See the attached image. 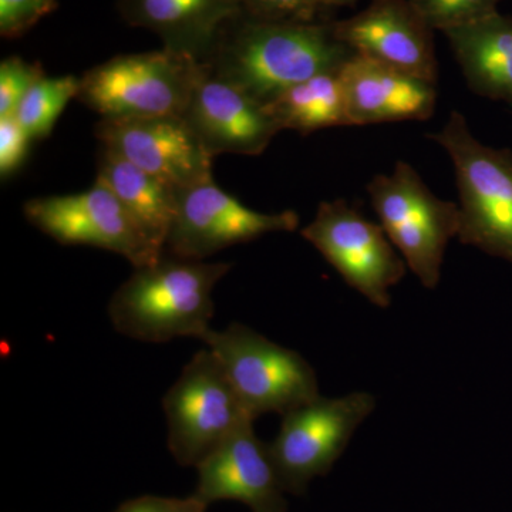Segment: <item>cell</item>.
Listing matches in <instances>:
<instances>
[{"mask_svg": "<svg viewBox=\"0 0 512 512\" xmlns=\"http://www.w3.org/2000/svg\"><path fill=\"white\" fill-rule=\"evenodd\" d=\"M355 53L336 36L332 20L262 19L238 12L225 23L205 64L266 106L295 84L340 72Z\"/></svg>", "mask_w": 512, "mask_h": 512, "instance_id": "1", "label": "cell"}, {"mask_svg": "<svg viewBox=\"0 0 512 512\" xmlns=\"http://www.w3.org/2000/svg\"><path fill=\"white\" fill-rule=\"evenodd\" d=\"M231 268L225 262L192 261L164 252L153 264L134 268L111 296V325L138 342L204 340L214 318L212 292Z\"/></svg>", "mask_w": 512, "mask_h": 512, "instance_id": "2", "label": "cell"}, {"mask_svg": "<svg viewBox=\"0 0 512 512\" xmlns=\"http://www.w3.org/2000/svg\"><path fill=\"white\" fill-rule=\"evenodd\" d=\"M429 138L456 168L461 244L512 264V150L478 141L458 111H451L446 126Z\"/></svg>", "mask_w": 512, "mask_h": 512, "instance_id": "3", "label": "cell"}, {"mask_svg": "<svg viewBox=\"0 0 512 512\" xmlns=\"http://www.w3.org/2000/svg\"><path fill=\"white\" fill-rule=\"evenodd\" d=\"M205 64L168 49L120 55L80 77L77 100L101 119L184 116Z\"/></svg>", "mask_w": 512, "mask_h": 512, "instance_id": "4", "label": "cell"}, {"mask_svg": "<svg viewBox=\"0 0 512 512\" xmlns=\"http://www.w3.org/2000/svg\"><path fill=\"white\" fill-rule=\"evenodd\" d=\"M367 192L380 225L406 265L424 288H436L447 244L460 229V207L436 197L406 161H397L390 175H375Z\"/></svg>", "mask_w": 512, "mask_h": 512, "instance_id": "5", "label": "cell"}, {"mask_svg": "<svg viewBox=\"0 0 512 512\" xmlns=\"http://www.w3.org/2000/svg\"><path fill=\"white\" fill-rule=\"evenodd\" d=\"M202 342L218 357L249 416H284L320 396L318 377L305 357L242 323L211 329Z\"/></svg>", "mask_w": 512, "mask_h": 512, "instance_id": "6", "label": "cell"}, {"mask_svg": "<svg viewBox=\"0 0 512 512\" xmlns=\"http://www.w3.org/2000/svg\"><path fill=\"white\" fill-rule=\"evenodd\" d=\"M167 446L181 467H197L242 424L255 421L211 349L192 356L163 399Z\"/></svg>", "mask_w": 512, "mask_h": 512, "instance_id": "7", "label": "cell"}, {"mask_svg": "<svg viewBox=\"0 0 512 512\" xmlns=\"http://www.w3.org/2000/svg\"><path fill=\"white\" fill-rule=\"evenodd\" d=\"M375 407L373 394L355 392L318 396L285 413L269 450L286 494L302 495L311 481L326 476Z\"/></svg>", "mask_w": 512, "mask_h": 512, "instance_id": "8", "label": "cell"}, {"mask_svg": "<svg viewBox=\"0 0 512 512\" xmlns=\"http://www.w3.org/2000/svg\"><path fill=\"white\" fill-rule=\"evenodd\" d=\"M301 234L346 284L373 305L389 308L390 288L406 275V262L382 225L367 220L348 201H325Z\"/></svg>", "mask_w": 512, "mask_h": 512, "instance_id": "9", "label": "cell"}, {"mask_svg": "<svg viewBox=\"0 0 512 512\" xmlns=\"http://www.w3.org/2000/svg\"><path fill=\"white\" fill-rule=\"evenodd\" d=\"M26 220L62 245H89L124 256L134 268L158 261L157 248L106 184L72 195L33 198Z\"/></svg>", "mask_w": 512, "mask_h": 512, "instance_id": "10", "label": "cell"}, {"mask_svg": "<svg viewBox=\"0 0 512 512\" xmlns=\"http://www.w3.org/2000/svg\"><path fill=\"white\" fill-rule=\"evenodd\" d=\"M298 227L299 215L295 211L265 214L251 210L221 190L214 180H208L178 190L177 210L165 252L177 258L205 261L232 245Z\"/></svg>", "mask_w": 512, "mask_h": 512, "instance_id": "11", "label": "cell"}, {"mask_svg": "<svg viewBox=\"0 0 512 512\" xmlns=\"http://www.w3.org/2000/svg\"><path fill=\"white\" fill-rule=\"evenodd\" d=\"M101 146L177 190L212 180L214 157L181 116L101 119Z\"/></svg>", "mask_w": 512, "mask_h": 512, "instance_id": "12", "label": "cell"}, {"mask_svg": "<svg viewBox=\"0 0 512 512\" xmlns=\"http://www.w3.org/2000/svg\"><path fill=\"white\" fill-rule=\"evenodd\" d=\"M333 25L336 36L359 55L437 83L434 29L412 0H370L362 12Z\"/></svg>", "mask_w": 512, "mask_h": 512, "instance_id": "13", "label": "cell"}, {"mask_svg": "<svg viewBox=\"0 0 512 512\" xmlns=\"http://www.w3.org/2000/svg\"><path fill=\"white\" fill-rule=\"evenodd\" d=\"M194 494L202 503L237 501L252 512H286L285 488L272 460L269 443L242 424L197 467Z\"/></svg>", "mask_w": 512, "mask_h": 512, "instance_id": "14", "label": "cell"}, {"mask_svg": "<svg viewBox=\"0 0 512 512\" xmlns=\"http://www.w3.org/2000/svg\"><path fill=\"white\" fill-rule=\"evenodd\" d=\"M183 117L214 158L259 156L281 131L265 104L212 74L207 64Z\"/></svg>", "mask_w": 512, "mask_h": 512, "instance_id": "15", "label": "cell"}, {"mask_svg": "<svg viewBox=\"0 0 512 512\" xmlns=\"http://www.w3.org/2000/svg\"><path fill=\"white\" fill-rule=\"evenodd\" d=\"M352 126L423 121L436 109V83L355 53L340 70Z\"/></svg>", "mask_w": 512, "mask_h": 512, "instance_id": "16", "label": "cell"}, {"mask_svg": "<svg viewBox=\"0 0 512 512\" xmlns=\"http://www.w3.org/2000/svg\"><path fill=\"white\" fill-rule=\"evenodd\" d=\"M121 18L160 37L164 49L205 63L225 23L241 10L234 0H119Z\"/></svg>", "mask_w": 512, "mask_h": 512, "instance_id": "17", "label": "cell"}, {"mask_svg": "<svg viewBox=\"0 0 512 512\" xmlns=\"http://www.w3.org/2000/svg\"><path fill=\"white\" fill-rule=\"evenodd\" d=\"M443 33L470 89L512 104V16L495 12Z\"/></svg>", "mask_w": 512, "mask_h": 512, "instance_id": "18", "label": "cell"}, {"mask_svg": "<svg viewBox=\"0 0 512 512\" xmlns=\"http://www.w3.org/2000/svg\"><path fill=\"white\" fill-rule=\"evenodd\" d=\"M96 180L106 184L150 241L165 251L177 210V188L101 146Z\"/></svg>", "mask_w": 512, "mask_h": 512, "instance_id": "19", "label": "cell"}, {"mask_svg": "<svg viewBox=\"0 0 512 512\" xmlns=\"http://www.w3.org/2000/svg\"><path fill=\"white\" fill-rule=\"evenodd\" d=\"M266 110L282 130L308 136L320 128L352 126L340 72L323 73L295 84Z\"/></svg>", "mask_w": 512, "mask_h": 512, "instance_id": "20", "label": "cell"}, {"mask_svg": "<svg viewBox=\"0 0 512 512\" xmlns=\"http://www.w3.org/2000/svg\"><path fill=\"white\" fill-rule=\"evenodd\" d=\"M79 90V77H42L26 94L13 116L33 141L43 140L52 134L67 104L79 96Z\"/></svg>", "mask_w": 512, "mask_h": 512, "instance_id": "21", "label": "cell"}, {"mask_svg": "<svg viewBox=\"0 0 512 512\" xmlns=\"http://www.w3.org/2000/svg\"><path fill=\"white\" fill-rule=\"evenodd\" d=\"M504 0H412L431 28L446 32L498 12Z\"/></svg>", "mask_w": 512, "mask_h": 512, "instance_id": "22", "label": "cell"}, {"mask_svg": "<svg viewBox=\"0 0 512 512\" xmlns=\"http://www.w3.org/2000/svg\"><path fill=\"white\" fill-rule=\"evenodd\" d=\"M39 63H29L12 56L0 63V117L13 116L26 94L42 77Z\"/></svg>", "mask_w": 512, "mask_h": 512, "instance_id": "23", "label": "cell"}, {"mask_svg": "<svg viewBox=\"0 0 512 512\" xmlns=\"http://www.w3.org/2000/svg\"><path fill=\"white\" fill-rule=\"evenodd\" d=\"M57 0H0V35L16 39L56 9Z\"/></svg>", "mask_w": 512, "mask_h": 512, "instance_id": "24", "label": "cell"}, {"mask_svg": "<svg viewBox=\"0 0 512 512\" xmlns=\"http://www.w3.org/2000/svg\"><path fill=\"white\" fill-rule=\"evenodd\" d=\"M242 13L262 19L320 20L325 9L318 0H234Z\"/></svg>", "mask_w": 512, "mask_h": 512, "instance_id": "25", "label": "cell"}, {"mask_svg": "<svg viewBox=\"0 0 512 512\" xmlns=\"http://www.w3.org/2000/svg\"><path fill=\"white\" fill-rule=\"evenodd\" d=\"M32 137L15 116L0 117V175L6 180L28 160Z\"/></svg>", "mask_w": 512, "mask_h": 512, "instance_id": "26", "label": "cell"}, {"mask_svg": "<svg viewBox=\"0 0 512 512\" xmlns=\"http://www.w3.org/2000/svg\"><path fill=\"white\" fill-rule=\"evenodd\" d=\"M208 507L194 494L185 498L141 495L120 504L113 512H207Z\"/></svg>", "mask_w": 512, "mask_h": 512, "instance_id": "27", "label": "cell"}, {"mask_svg": "<svg viewBox=\"0 0 512 512\" xmlns=\"http://www.w3.org/2000/svg\"><path fill=\"white\" fill-rule=\"evenodd\" d=\"M323 9L339 8V6L355 5L359 0H318Z\"/></svg>", "mask_w": 512, "mask_h": 512, "instance_id": "28", "label": "cell"}]
</instances>
